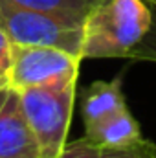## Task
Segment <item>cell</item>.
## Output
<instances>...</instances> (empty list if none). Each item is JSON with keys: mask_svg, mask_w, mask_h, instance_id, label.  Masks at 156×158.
Wrapping results in <instances>:
<instances>
[{"mask_svg": "<svg viewBox=\"0 0 156 158\" xmlns=\"http://www.w3.org/2000/svg\"><path fill=\"white\" fill-rule=\"evenodd\" d=\"M153 26L145 0H105L83 22L81 59L127 57Z\"/></svg>", "mask_w": 156, "mask_h": 158, "instance_id": "obj_1", "label": "cell"}, {"mask_svg": "<svg viewBox=\"0 0 156 158\" xmlns=\"http://www.w3.org/2000/svg\"><path fill=\"white\" fill-rule=\"evenodd\" d=\"M77 76L17 90L22 110L37 138L40 158H57L66 145L77 94Z\"/></svg>", "mask_w": 156, "mask_h": 158, "instance_id": "obj_2", "label": "cell"}, {"mask_svg": "<svg viewBox=\"0 0 156 158\" xmlns=\"http://www.w3.org/2000/svg\"><path fill=\"white\" fill-rule=\"evenodd\" d=\"M0 28L13 44L53 46L81 57L83 20L0 0Z\"/></svg>", "mask_w": 156, "mask_h": 158, "instance_id": "obj_3", "label": "cell"}, {"mask_svg": "<svg viewBox=\"0 0 156 158\" xmlns=\"http://www.w3.org/2000/svg\"><path fill=\"white\" fill-rule=\"evenodd\" d=\"M81 61L79 55L53 46L13 44L9 88L22 90L66 79L79 74Z\"/></svg>", "mask_w": 156, "mask_h": 158, "instance_id": "obj_4", "label": "cell"}, {"mask_svg": "<svg viewBox=\"0 0 156 158\" xmlns=\"http://www.w3.org/2000/svg\"><path fill=\"white\" fill-rule=\"evenodd\" d=\"M0 158H40L33 129L13 88L0 90Z\"/></svg>", "mask_w": 156, "mask_h": 158, "instance_id": "obj_5", "label": "cell"}, {"mask_svg": "<svg viewBox=\"0 0 156 158\" xmlns=\"http://www.w3.org/2000/svg\"><path fill=\"white\" fill-rule=\"evenodd\" d=\"M125 107L127 103L119 76L112 81H94L81 92V116L84 129L116 114Z\"/></svg>", "mask_w": 156, "mask_h": 158, "instance_id": "obj_6", "label": "cell"}, {"mask_svg": "<svg viewBox=\"0 0 156 158\" xmlns=\"http://www.w3.org/2000/svg\"><path fill=\"white\" fill-rule=\"evenodd\" d=\"M84 138L94 145L101 147H125L142 140V129L138 119L125 107L119 112L97 121L84 129Z\"/></svg>", "mask_w": 156, "mask_h": 158, "instance_id": "obj_7", "label": "cell"}, {"mask_svg": "<svg viewBox=\"0 0 156 158\" xmlns=\"http://www.w3.org/2000/svg\"><path fill=\"white\" fill-rule=\"evenodd\" d=\"M9 2L84 22V19L105 0H9Z\"/></svg>", "mask_w": 156, "mask_h": 158, "instance_id": "obj_8", "label": "cell"}, {"mask_svg": "<svg viewBox=\"0 0 156 158\" xmlns=\"http://www.w3.org/2000/svg\"><path fill=\"white\" fill-rule=\"evenodd\" d=\"M99 158H156V143L142 138L125 147H101Z\"/></svg>", "mask_w": 156, "mask_h": 158, "instance_id": "obj_9", "label": "cell"}, {"mask_svg": "<svg viewBox=\"0 0 156 158\" xmlns=\"http://www.w3.org/2000/svg\"><path fill=\"white\" fill-rule=\"evenodd\" d=\"M129 59L156 63V17L154 15H153V26H151L149 33L145 35V39L130 52Z\"/></svg>", "mask_w": 156, "mask_h": 158, "instance_id": "obj_10", "label": "cell"}, {"mask_svg": "<svg viewBox=\"0 0 156 158\" xmlns=\"http://www.w3.org/2000/svg\"><path fill=\"white\" fill-rule=\"evenodd\" d=\"M57 158H99V147L86 138H79L72 143L66 142Z\"/></svg>", "mask_w": 156, "mask_h": 158, "instance_id": "obj_11", "label": "cell"}, {"mask_svg": "<svg viewBox=\"0 0 156 158\" xmlns=\"http://www.w3.org/2000/svg\"><path fill=\"white\" fill-rule=\"evenodd\" d=\"M13 61V42L0 28V90L9 86V68Z\"/></svg>", "mask_w": 156, "mask_h": 158, "instance_id": "obj_12", "label": "cell"}, {"mask_svg": "<svg viewBox=\"0 0 156 158\" xmlns=\"http://www.w3.org/2000/svg\"><path fill=\"white\" fill-rule=\"evenodd\" d=\"M149 6H153V7H156V0H145Z\"/></svg>", "mask_w": 156, "mask_h": 158, "instance_id": "obj_13", "label": "cell"}]
</instances>
